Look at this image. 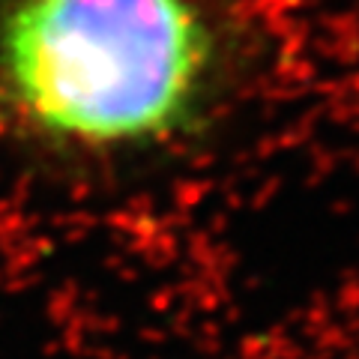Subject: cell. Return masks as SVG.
Wrapping results in <instances>:
<instances>
[{
	"label": "cell",
	"instance_id": "cell-1",
	"mask_svg": "<svg viewBox=\"0 0 359 359\" xmlns=\"http://www.w3.org/2000/svg\"><path fill=\"white\" fill-rule=\"evenodd\" d=\"M276 0H0V159L126 192L210 156L278 63Z\"/></svg>",
	"mask_w": 359,
	"mask_h": 359
}]
</instances>
